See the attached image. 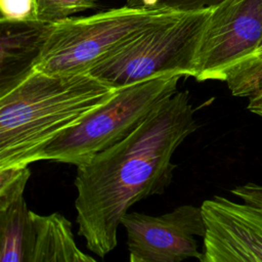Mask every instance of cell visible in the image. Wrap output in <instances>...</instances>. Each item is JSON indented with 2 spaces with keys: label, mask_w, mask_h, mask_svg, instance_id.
I'll return each instance as SVG.
<instances>
[{
  "label": "cell",
  "mask_w": 262,
  "mask_h": 262,
  "mask_svg": "<svg viewBox=\"0 0 262 262\" xmlns=\"http://www.w3.org/2000/svg\"><path fill=\"white\" fill-rule=\"evenodd\" d=\"M193 114L188 92H176L124 140L77 166L78 234L91 252L103 258L114 250L131 206L171 184L172 157L198 128Z\"/></svg>",
  "instance_id": "obj_1"
},
{
  "label": "cell",
  "mask_w": 262,
  "mask_h": 262,
  "mask_svg": "<svg viewBox=\"0 0 262 262\" xmlns=\"http://www.w3.org/2000/svg\"><path fill=\"white\" fill-rule=\"evenodd\" d=\"M119 88L91 73L33 71L0 96V168L28 166Z\"/></svg>",
  "instance_id": "obj_2"
},
{
  "label": "cell",
  "mask_w": 262,
  "mask_h": 262,
  "mask_svg": "<svg viewBox=\"0 0 262 262\" xmlns=\"http://www.w3.org/2000/svg\"><path fill=\"white\" fill-rule=\"evenodd\" d=\"M210 12H173L99 60L89 73L116 88L160 77L194 78L196 51Z\"/></svg>",
  "instance_id": "obj_3"
},
{
  "label": "cell",
  "mask_w": 262,
  "mask_h": 262,
  "mask_svg": "<svg viewBox=\"0 0 262 262\" xmlns=\"http://www.w3.org/2000/svg\"><path fill=\"white\" fill-rule=\"evenodd\" d=\"M181 77H160L122 88L90 111L39 155L79 166L128 137L146 118L177 92Z\"/></svg>",
  "instance_id": "obj_4"
},
{
  "label": "cell",
  "mask_w": 262,
  "mask_h": 262,
  "mask_svg": "<svg viewBox=\"0 0 262 262\" xmlns=\"http://www.w3.org/2000/svg\"><path fill=\"white\" fill-rule=\"evenodd\" d=\"M173 12L125 5L53 23L34 71L89 73L99 60Z\"/></svg>",
  "instance_id": "obj_5"
},
{
  "label": "cell",
  "mask_w": 262,
  "mask_h": 262,
  "mask_svg": "<svg viewBox=\"0 0 262 262\" xmlns=\"http://www.w3.org/2000/svg\"><path fill=\"white\" fill-rule=\"evenodd\" d=\"M262 40V0H225L206 20L195 57L194 79L225 82L229 71Z\"/></svg>",
  "instance_id": "obj_6"
},
{
  "label": "cell",
  "mask_w": 262,
  "mask_h": 262,
  "mask_svg": "<svg viewBox=\"0 0 262 262\" xmlns=\"http://www.w3.org/2000/svg\"><path fill=\"white\" fill-rule=\"evenodd\" d=\"M127 231L130 262H180L203 252L194 236L203 237L205 223L201 207L182 205L161 216L127 212L121 220Z\"/></svg>",
  "instance_id": "obj_7"
},
{
  "label": "cell",
  "mask_w": 262,
  "mask_h": 262,
  "mask_svg": "<svg viewBox=\"0 0 262 262\" xmlns=\"http://www.w3.org/2000/svg\"><path fill=\"white\" fill-rule=\"evenodd\" d=\"M202 262H262V207L224 196L203 202Z\"/></svg>",
  "instance_id": "obj_8"
},
{
  "label": "cell",
  "mask_w": 262,
  "mask_h": 262,
  "mask_svg": "<svg viewBox=\"0 0 262 262\" xmlns=\"http://www.w3.org/2000/svg\"><path fill=\"white\" fill-rule=\"evenodd\" d=\"M28 166L0 168V262H31L34 227L24 192Z\"/></svg>",
  "instance_id": "obj_9"
},
{
  "label": "cell",
  "mask_w": 262,
  "mask_h": 262,
  "mask_svg": "<svg viewBox=\"0 0 262 262\" xmlns=\"http://www.w3.org/2000/svg\"><path fill=\"white\" fill-rule=\"evenodd\" d=\"M52 24L0 20V96L33 73Z\"/></svg>",
  "instance_id": "obj_10"
},
{
  "label": "cell",
  "mask_w": 262,
  "mask_h": 262,
  "mask_svg": "<svg viewBox=\"0 0 262 262\" xmlns=\"http://www.w3.org/2000/svg\"><path fill=\"white\" fill-rule=\"evenodd\" d=\"M31 218L35 233L31 262L95 261V258L78 248L72 223L62 215H39L31 211Z\"/></svg>",
  "instance_id": "obj_11"
},
{
  "label": "cell",
  "mask_w": 262,
  "mask_h": 262,
  "mask_svg": "<svg viewBox=\"0 0 262 262\" xmlns=\"http://www.w3.org/2000/svg\"><path fill=\"white\" fill-rule=\"evenodd\" d=\"M98 0H37V19L56 23L96 6Z\"/></svg>",
  "instance_id": "obj_12"
},
{
  "label": "cell",
  "mask_w": 262,
  "mask_h": 262,
  "mask_svg": "<svg viewBox=\"0 0 262 262\" xmlns=\"http://www.w3.org/2000/svg\"><path fill=\"white\" fill-rule=\"evenodd\" d=\"M223 1L225 0H126V5L143 9L193 12L215 8Z\"/></svg>",
  "instance_id": "obj_13"
},
{
  "label": "cell",
  "mask_w": 262,
  "mask_h": 262,
  "mask_svg": "<svg viewBox=\"0 0 262 262\" xmlns=\"http://www.w3.org/2000/svg\"><path fill=\"white\" fill-rule=\"evenodd\" d=\"M0 20H34L37 19V0H0Z\"/></svg>",
  "instance_id": "obj_14"
},
{
  "label": "cell",
  "mask_w": 262,
  "mask_h": 262,
  "mask_svg": "<svg viewBox=\"0 0 262 262\" xmlns=\"http://www.w3.org/2000/svg\"><path fill=\"white\" fill-rule=\"evenodd\" d=\"M231 193L246 203L262 207V184L249 182L235 186L231 189Z\"/></svg>",
  "instance_id": "obj_15"
},
{
  "label": "cell",
  "mask_w": 262,
  "mask_h": 262,
  "mask_svg": "<svg viewBox=\"0 0 262 262\" xmlns=\"http://www.w3.org/2000/svg\"><path fill=\"white\" fill-rule=\"evenodd\" d=\"M243 97L249 99L248 110L262 118V81L250 87Z\"/></svg>",
  "instance_id": "obj_16"
}]
</instances>
